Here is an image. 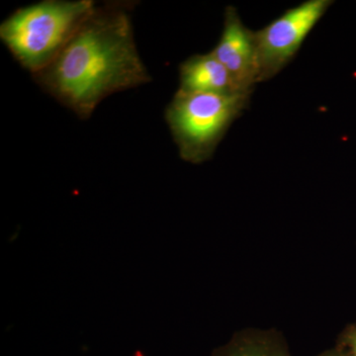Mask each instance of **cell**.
<instances>
[{
    "label": "cell",
    "mask_w": 356,
    "mask_h": 356,
    "mask_svg": "<svg viewBox=\"0 0 356 356\" xmlns=\"http://www.w3.org/2000/svg\"><path fill=\"white\" fill-rule=\"evenodd\" d=\"M131 3L96 4L37 83L81 119L102 100L152 81L134 37Z\"/></svg>",
    "instance_id": "cell-1"
},
{
    "label": "cell",
    "mask_w": 356,
    "mask_h": 356,
    "mask_svg": "<svg viewBox=\"0 0 356 356\" xmlns=\"http://www.w3.org/2000/svg\"><path fill=\"white\" fill-rule=\"evenodd\" d=\"M213 356H291L275 332L248 330L236 334Z\"/></svg>",
    "instance_id": "cell-7"
},
{
    "label": "cell",
    "mask_w": 356,
    "mask_h": 356,
    "mask_svg": "<svg viewBox=\"0 0 356 356\" xmlns=\"http://www.w3.org/2000/svg\"><path fill=\"white\" fill-rule=\"evenodd\" d=\"M320 356H348L346 353H343V351L341 350H332L327 351V353H323Z\"/></svg>",
    "instance_id": "cell-9"
},
{
    "label": "cell",
    "mask_w": 356,
    "mask_h": 356,
    "mask_svg": "<svg viewBox=\"0 0 356 356\" xmlns=\"http://www.w3.org/2000/svg\"><path fill=\"white\" fill-rule=\"evenodd\" d=\"M341 344L346 348V355L356 356V325H350V327L344 331L341 337Z\"/></svg>",
    "instance_id": "cell-8"
},
{
    "label": "cell",
    "mask_w": 356,
    "mask_h": 356,
    "mask_svg": "<svg viewBox=\"0 0 356 356\" xmlns=\"http://www.w3.org/2000/svg\"><path fill=\"white\" fill-rule=\"evenodd\" d=\"M95 6L93 0H44L22 7L2 22L0 39L34 76L58 57Z\"/></svg>",
    "instance_id": "cell-2"
},
{
    "label": "cell",
    "mask_w": 356,
    "mask_h": 356,
    "mask_svg": "<svg viewBox=\"0 0 356 356\" xmlns=\"http://www.w3.org/2000/svg\"><path fill=\"white\" fill-rule=\"evenodd\" d=\"M179 88L184 92L240 93L231 76L212 51L187 58L179 67Z\"/></svg>",
    "instance_id": "cell-6"
},
{
    "label": "cell",
    "mask_w": 356,
    "mask_h": 356,
    "mask_svg": "<svg viewBox=\"0 0 356 356\" xmlns=\"http://www.w3.org/2000/svg\"><path fill=\"white\" fill-rule=\"evenodd\" d=\"M243 93H197L177 90L165 111L180 158L202 163L214 154L229 126L250 102Z\"/></svg>",
    "instance_id": "cell-3"
},
{
    "label": "cell",
    "mask_w": 356,
    "mask_h": 356,
    "mask_svg": "<svg viewBox=\"0 0 356 356\" xmlns=\"http://www.w3.org/2000/svg\"><path fill=\"white\" fill-rule=\"evenodd\" d=\"M332 3L330 0H309L254 32L259 83L275 76L284 69Z\"/></svg>",
    "instance_id": "cell-4"
},
{
    "label": "cell",
    "mask_w": 356,
    "mask_h": 356,
    "mask_svg": "<svg viewBox=\"0 0 356 356\" xmlns=\"http://www.w3.org/2000/svg\"><path fill=\"white\" fill-rule=\"evenodd\" d=\"M211 51L228 70L236 90L250 95L259 83L257 42L254 32L243 25L234 7L227 8L221 38Z\"/></svg>",
    "instance_id": "cell-5"
}]
</instances>
